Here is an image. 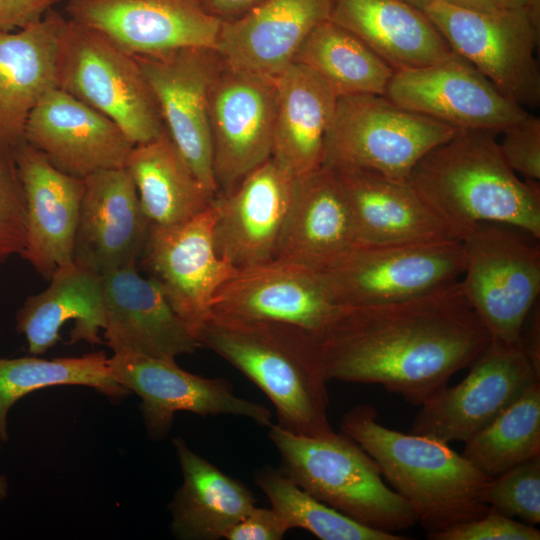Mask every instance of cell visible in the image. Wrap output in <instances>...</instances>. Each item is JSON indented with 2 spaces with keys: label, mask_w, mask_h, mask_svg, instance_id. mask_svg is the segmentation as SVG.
Segmentation results:
<instances>
[{
  "label": "cell",
  "mask_w": 540,
  "mask_h": 540,
  "mask_svg": "<svg viewBox=\"0 0 540 540\" xmlns=\"http://www.w3.org/2000/svg\"><path fill=\"white\" fill-rule=\"evenodd\" d=\"M318 339L327 381L378 384L418 406L491 341L460 280L409 299L341 307Z\"/></svg>",
  "instance_id": "obj_1"
},
{
  "label": "cell",
  "mask_w": 540,
  "mask_h": 540,
  "mask_svg": "<svg viewBox=\"0 0 540 540\" xmlns=\"http://www.w3.org/2000/svg\"><path fill=\"white\" fill-rule=\"evenodd\" d=\"M496 132L459 130L414 166L407 181L459 240L494 222L540 238V189L505 161Z\"/></svg>",
  "instance_id": "obj_2"
},
{
  "label": "cell",
  "mask_w": 540,
  "mask_h": 540,
  "mask_svg": "<svg viewBox=\"0 0 540 540\" xmlns=\"http://www.w3.org/2000/svg\"><path fill=\"white\" fill-rule=\"evenodd\" d=\"M198 339L268 397L279 426L308 436L334 432L317 336L285 324L211 315Z\"/></svg>",
  "instance_id": "obj_3"
},
{
  "label": "cell",
  "mask_w": 540,
  "mask_h": 540,
  "mask_svg": "<svg viewBox=\"0 0 540 540\" xmlns=\"http://www.w3.org/2000/svg\"><path fill=\"white\" fill-rule=\"evenodd\" d=\"M341 432L374 459L427 534L479 518L488 511L481 495L491 478L449 444L390 429L378 422L377 410L369 404L345 413Z\"/></svg>",
  "instance_id": "obj_4"
},
{
  "label": "cell",
  "mask_w": 540,
  "mask_h": 540,
  "mask_svg": "<svg viewBox=\"0 0 540 540\" xmlns=\"http://www.w3.org/2000/svg\"><path fill=\"white\" fill-rule=\"evenodd\" d=\"M268 436L280 455L279 470L343 515L388 533L417 523L409 503L385 484L374 459L344 433L308 436L271 424Z\"/></svg>",
  "instance_id": "obj_5"
},
{
  "label": "cell",
  "mask_w": 540,
  "mask_h": 540,
  "mask_svg": "<svg viewBox=\"0 0 540 540\" xmlns=\"http://www.w3.org/2000/svg\"><path fill=\"white\" fill-rule=\"evenodd\" d=\"M57 87L115 122L134 145L165 131L135 57L101 32L66 19L59 40Z\"/></svg>",
  "instance_id": "obj_6"
},
{
  "label": "cell",
  "mask_w": 540,
  "mask_h": 540,
  "mask_svg": "<svg viewBox=\"0 0 540 540\" xmlns=\"http://www.w3.org/2000/svg\"><path fill=\"white\" fill-rule=\"evenodd\" d=\"M535 238L501 223L482 222L461 240L460 283L491 340L520 344L523 323L540 293V248Z\"/></svg>",
  "instance_id": "obj_7"
},
{
  "label": "cell",
  "mask_w": 540,
  "mask_h": 540,
  "mask_svg": "<svg viewBox=\"0 0 540 540\" xmlns=\"http://www.w3.org/2000/svg\"><path fill=\"white\" fill-rule=\"evenodd\" d=\"M458 131L404 109L383 95L339 96L323 164L361 167L407 181L426 153Z\"/></svg>",
  "instance_id": "obj_8"
},
{
  "label": "cell",
  "mask_w": 540,
  "mask_h": 540,
  "mask_svg": "<svg viewBox=\"0 0 540 540\" xmlns=\"http://www.w3.org/2000/svg\"><path fill=\"white\" fill-rule=\"evenodd\" d=\"M423 12L451 49L505 97L523 108L539 105V11L523 7L479 12L433 0Z\"/></svg>",
  "instance_id": "obj_9"
},
{
  "label": "cell",
  "mask_w": 540,
  "mask_h": 540,
  "mask_svg": "<svg viewBox=\"0 0 540 540\" xmlns=\"http://www.w3.org/2000/svg\"><path fill=\"white\" fill-rule=\"evenodd\" d=\"M461 240L418 244H359L334 268L319 273L338 307L376 305L413 298L463 275Z\"/></svg>",
  "instance_id": "obj_10"
},
{
  "label": "cell",
  "mask_w": 540,
  "mask_h": 540,
  "mask_svg": "<svg viewBox=\"0 0 540 540\" xmlns=\"http://www.w3.org/2000/svg\"><path fill=\"white\" fill-rule=\"evenodd\" d=\"M459 384L423 403L411 433L444 443L466 442L540 382L520 344L491 340Z\"/></svg>",
  "instance_id": "obj_11"
},
{
  "label": "cell",
  "mask_w": 540,
  "mask_h": 540,
  "mask_svg": "<svg viewBox=\"0 0 540 540\" xmlns=\"http://www.w3.org/2000/svg\"><path fill=\"white\" fill-rule=\"evenodd\" d=\"M276 97V78L222 63L209 93L212 162L218 196L230 192L271 158Z\"/></svg>",
  "instance_id": "obj_12"
},
{
  "label": "cell",
  "mask_w": 540,
  "mask_h": 540,
  "mask_svg": "<svg viewBox=\"0 0 540 540\" xmlns=\"http://www.w3.org/2000/svg\"><path fill=\"white\" fill-rule=\"evenodd\" d=\"M134 57L151 87L167 134L206 192L216 198L209 93L223 63L221 57L209 48Z\"/></svg>",
  "instance_id": "obj_13"
},
{
  "label": "cell",
  "mask_w": 540,
  "mask_h": 540,
  "mask_svg": "<svg viewBox=\"0 0 540 540\" xmlns=\"http://www.w3.org/2000/svg\"><path fill=\"white\" fill-rule=\"evenodd\" d=\"M217 215L215 199L183 223L150 224L140 256L149 276L159 283L173 309L197 337L211 315L216 293L236 270L216 250Z\"/></svg>",
  "instance_id": "obj_14"
},
{
  "label": "cell",
  "mask_w": 540,
  "mask_h": 540,
  "mask_svg": "<svg viewBox=\"0 0 540 540\" xmlns=\"http://www.w3.org/2000/svg\"><path fill=\"white\" fill-rule=\"evenodd\" d=\"M113 378L141 399L140 411L148 436L164 439L179 411L201 417L234 415L268 427L271 412L265 406L237 396L224 378H206L183 370L175 358L113 353Z\"/></svg>",
  "instance_id": "obj_15"
},
{
  "label": "cell",
  "mask_w": 540,
  "mask_h": 540,
  "mask_svg": "<svg viewBox=\"0 0 540 540\" xmlns=\"http://www.w3.org/2000/svg\"><path fill=\"white\" fill-rule=\"evenodd\" d=\"M384 96L459 130L500 133L528 115L455 52L429 66L394 71Z\"/></svg>",
  "instance_id": "obj_16"
},
{
  "label": "cell",
  "mask_w": 540,
  "mask_h": 540,
  "mask_svg": "<svg viewBox=\"0 0 540 540\" xmlns=\"http://www.w3.org/2000/svg\"><path fill=\"white\" fill-rule=\"evenodd\" d=\"M65 8L133 56L215 49L221 27L197 0H67Z\"/></svg>",
  "instance_id": "obj_17"
},
{
  "label": "cell",
  "mask_w": 540,
  "mask_h": 540,
  "mask_svg": "<svg viewBox=\"0 0 540 540\" xmlns=\"http://www.w3.org/2000/svg\"><path fill=\"white\" fill-rule=\"evenodd\" d=\"M340 308L318 272L275 259L236 269L216 293L211 315L285 324L319 338Z\"/></svg>",
  "instance_id": "obj_18"
},
{
  "label": "cell",
  "mask_w": 540,
  "mask_h": 540,
  "mask_svg": "<svg viewBox=\"0 0 540 540\" xmlns=\"http://www.w3.org/2000/svg\"><path fill=\"white\" fill-rule=\"evenodd\" d=\"M295 179L271 157L217 196L214 238L221 258L236 269L277 258Z\"/></svg>",
  "instance_id": "obj_19"
},
{
  "label": "cell",
  "mask_w": 540,
  "mask_h": 540,
  "mask_svg": "<svg viewBox=\"0 0 540 540\" xmlns=\"http://www.w3.org/2000/svg\"><path fill=\"white\" fill-rule=\"evenodd\" d=\"M24 141L60 171L85 178L124 167L134 144L110 118L64 90H49L30 113Z\"/></svg>",
  "instance_id": "obj_20"
},
{
  "label": "cell",
  "mask_w": 540,
  "mask_h": 540,
  "mask_svg": "<svg viewBox=\"0 0 540 540\" xmlns=\"http://www.w3.org/2000/svg\"><path fill=\"white\" fill-rule=\"evenodd\" d=\"M103 276L105 344L113 353L176 358L194 353L200 341L173 309L159 283L130 264Z\"/></svg>",
  "instance_id": "obj_21"
},
{
  "label": "cell",
  "mask_w": 540,
  "mask_h": 540,
  "mask_svg": "<svg viewBox=\"0 0 540 540\" xmlns=\"http://www.w3.org/2000/svg\"><path fill=\"white\" fill-rule=\"evenodd\" d=\"M84 182L73 261L101 275L136 264L150 223L128 171L99 170Z\"/></svg>",
  "instance_id": "obj_22"
},
{
  "label": "cell",
  "mask_w": 540,
  "mask_h": 540,
  "mask_svg": "<svg viewBox=\"0 0 540 540\" xmlns=\"http://www.w3.org/2000/svg\"><path fill=\"white\" fill-rule=\"evenodd\" d=\"M13 151L26 202V241L20 255L49 280L59 267L73 262L85 182L60 171L25 141Z\"/></svg>",
  "instance_id": "obj_23"
},
{
  "label": "cell",
  "mask_w": 540,
  "mask_h": 540,
  "mask_svg": "<svg viewBox=\"0 0 540 540\" xmlns=\"http://www.w3.org/2000/svg\"><path fill=\"white\" fill-rule=\"evenodd\" d=\"M359 242L347 198L333 170L322 165L296 177L276 259L322 273L337 266Z\"/></svg>",
  "instance_id": "obj_24"
},
{
  "label": "cell",
  "mask_w": 540,
  "mask_h": 540,
  "mask_svg": "<svg viewBox=\"0 0 540 540\" xmlns=\"http://www.w3.org/2000/svg\"><path fill=\"white\" fill-rule=\"evenodd\" d=\"M327 166L345 193L360 242L418 244L459 240L408 181L361 167Z\"/></svg>",
  "instance_id": "obj_25"
},
{
  "label": "cell",
  "mask_w": 540,
  "mask_h": 540,
  "mask_svg": "<svg viewBox=\"0 0 540 540\" xmlns=\"http://www.w3.org/2000/svg\"><path fill=\"white\" fill-rule=\"evenodd\" d=\"M331 0H263L221 22L215 50L227 65L276 78L313 29L329 19Z\"/></svg>",
  "instance_id": "obj_26"
},
{
  "label": "cell",
  "mask_w": 540,
  "mask_h": 540,
  "mask_svg": "<svg viewBox=\"0 0 540 540\" xmlns=\"http://www.w3.org/2000/svg\"><path fill=\"white\" fill-rule=\"evenodd\" d=\"M65 21L50 9L25 28H0V147L14 149L24 141L30 113L57 87L58 48Z\"/></svg>",
  "instance_id": "obj_27"
},
{
  "label": "cell",
  "mask_w": 540,
  "mask_h": 540,
  "mask_svg": "<svg viewBox=\"0 0 540 540\" xmlns=\"http://www.w3.org/2000/svg\"><path fill=\"white\" fill-rule=\"evenodd\" d=\"M49 286L29 296L16 314V329L24 335L32 355L47 352L60 340L62 326L72 320L70 344H103L105 327L103 276L76 262L59 267Z\"/></svg>",
  "instance_id": "obj_28"
},
{
  "label": "cell",
  "mask_w": 540,
  "mask_h": 540,
  "mask_svg": "<svg viewBox=\"0 0 540 540\" xmlns=\"http://www.w3.org/2000/svg\"><path fill=\"white\" fill-rule=\"evenodd\" d=\"M272 158L294 177L322 166L338 96L315 71L293 62L276 77Z\"/></svg>",
  "instance_id": "obj_29"
},
{
  "label": "cell",
  "mask_w": 540,
  "mask_h": 540,
  "mask_svg": "<svg viewBox=\"0 0 540 540\" xmlns=\"http://www.w3.org/2000/svg\"><path fill=\"white\" fill-rule=\"evenodd\" d=\"M329 20L394 71L429 66L454 52L422 10L401 0H331Z\"/></svg>",
  "instance_id": "obj_30"
},
{
  "label": "cell",
  "mask_w": 540,
  "mask_h": 540,
  "mask_svg": "<svg viewBox=\"0 0 540 540\" xmlns=\"http://www.w3.org/2000/svg\"><path fill=\"white\" fill-rule=\"evenodd\" d=\"M173 445L183 482L169 504L171 532L179 540H218L255 506L250 489L194 452L177 437Z\"/></svg>",
  "instance_id": "obj_31"
},
{
  "label": "cell",
  "mask_w": 540,
  "mask_h": 540,
  "mask_svg": "<svg viewBox=\"0 0 540 540\" xmlns=\"http://www.w3.org/2000/svg\"><path fill=\"white\" fill-rule=\"evenodd\" d=\"M124 168L152 225L183 223L216 199L203 188L166 130L152 141L134 145Z\"/></svg>",
  "instance_id": "obj_32"
},
{
  "label": "cell",
  "mask_w": 540,
  "mask_h": 540,
  "mask_svg": "<svg viewBox=\"0 0 540 540\" xmlns=\"http://www.w3.org/2000/svg\"><path fill=\"white\" fill-rule=\"evenodd\" d=\"M294 62L322 77L336 95L385 94L393 68L353 33L327 19L300 47Z\"/></svg>",
  "instance_id": "obj_33"
},
{
  "label": "cell",
  "mask_w": 540,
  "mask_h": 540,
  "mask_svg": "<svg viewBox=\"0 0 540 540\" xmlns=\"http://www.w3.org/2000/svg\"><path fill=\"white\" fill-rule=\"evenodd\" d=\"M62 385L88 386L112 400H122L130 393L113 378L104 351L51 360L0 358V440L9 438L7 415L18 400L36 390Z\"/></svg>",
  "instance_id": "obj_34"
},
{
  "label": "cell",
  "mask_w": 540,
  "mask_h": 540,
  "mask_svg": "<svg viewBox=\"0 0 540 540\" xmlns=\"http://www.w3.org/2000/svg\"><path fill=\"white\" fill-rule=\"evenodd\" d=\"M464 443L462 455L489 478L539 457L540 382Z\"/></svg>",
  "instance_id": "obj_35"
},
{
  "label": "cell",
  "mask_w": 540,
  "mask_h": 540,
  "mask_svg": "<svg viewBox=\"0 0 540 540\" xmlns=\"http://www.w3.org/2000/svg\"><path fill=\"white\" fill-rule=\"evenodd\" d=\"M254 480L289 530L304 529L321 540L407 539L352 520L307 493L279 469L260 467L254 473Z\"/></svg>",
  "instance_id": "obj_36"
},
{
  "label": "cell",
  "mask_w": 540,
  "mask_h": 540,
  "mask_svg": "<svg viewBox=\"0 0 540 540\" xmlns=\"http://www.w3.org/2000/svg\"><path fill=\"white\" fill-rule=\"evenodd\" d=\"M481 500L505 516L535 526L540 522V456L488 480Z\"/></svg>",
  "instance_id": "obj_37"
},
{
  "label": "cell",
  "mask_w": 540,
  "mask_h": 540,
  "mask_svg": "<svg viewBox=\"0 0 540 540\" xmlns=\"http://www.w3.org/2000/svg\"><path fill=\"white\" fill-rule=\"evenodd\" d=\"M26 241V202L14 151L0 147V264L21 254Z\"/></svg>",
  "instance_id": "obj_38"
},
{
  "label": "cell",
  "mask_w": 540,
  "mask_h": 540,
  "mask_svg": "<svg viewBox=\"0 0 540 540\" xmlns=\"http://www.w3.org/2000/svg\"><path fill=\"white\" fill-rule=\"evenodd\" d=\"M427 538L431 540H539L540 531L532 525L505 516L489 507L483 516L427 534Z\"/></svg>",
  "instance_id": "obj_39"
},
{
  "label": "cell",
  "mask_w": 540,
  "mask_h": 540,
  "mask_svg": "<svg viewBox=\"0 0 540 540\" xmlns=\"http://www.w3.org/2000/svg\"><path fill=\"white\" fill-rule=\"evenodd\" d=\"M500 133V151L511 169L528 180L540 179V119L528 114Z\"/></svg>",
  "instance_id": "obj_40"
},
{
  "label": "cell",
  "mask_w": 540,
  "mask_h": 540,
  "mask_svg": "<svg viewBox=\"0 0 540 540\" xmlns=\"http://www.w3.org/2000/svg\"><path fill=\"white\" fill-rule=\"evenodd\" d=\"M289 528L273 508L255 506L224 536L226 540H280Z\"/></svg>",
  "instance_id": "obj_41"
},
{
  "label": "cell",
  "mask_w": 540,
  "mask_h": 540,
  "mask_svg": "<svg viewBox=\"0 0 540 540\" xmlns=\"http://www.w3.org/2000/svg\"><path fill=\"white\" fill-rule=\"evenodd\" d=\"M58 0H0V28L8 31L40 21Z\"/></svg>",
  "instance_id": "obj_42"
},
{
  "label": "cell",
  "mask_w": 540,
  "mask_h": 540,
  "mask_svg": "<svg viewBox=\"0 0 540 540\" xmlns=\"http://www.w3.org/2000/svg\"><path fill=\"white\" fill-rule=\"evenodd\" d=\"M520 346L535 371L540 375V309L538 302L533 306L523 323Z\"/></svg>",
  "instance_id": "obj_43"
},
{
  "label": "cell",
  "mask_w": 540,
  "mask_h": 540,
  "mask_svg": "<svg viewBox=\"0 0 540 540\" xmlns=\"http://www.w3.org/2000/svg\"><path fill=\"white\" fill-rule=\"evenodd\" d=\"M210 15L221 22L240 18L263 0H197Z\"/></svg>",
  "instance_id": "obj_44"
},
{
  "label": "cell",
  "mask_w": 540,
  "mask_h": 540,
  "mask_svg": "<svg viewBox=\"0 0 540 540\" xmlns=\"http://www.w3.org/2000/svg\"><path fill=\"white\" fill-rule=\"evenodd\" d=\"M451 5L479 12L499 10L494 0H443Z\"/></svg>",
  "instance_id": "obj_45"
},
{
  "label": "cell",
  "mask_w": 540,
  "mask_h": 540,
  "mask_svg": "<svg viewBox=\"0 0 540 540\" xmlns=\"http://www.w3.org/2000/svg\"><path fill=\"white\" fill-rule=\"evenodd\" d=\"M499 9L528 7L540 12V0H494Z\"/></svg>",
  "instance_id": "obj_46"
},
{
  "label": "cell",
  "mask_w": 540,
  "mask_h": 540,
  "mask_svg": "<svg viewBox=\"0 0 540 540\" xmlns=\"http://www.w3.org/2000/svg\"><path fill=\"white\" fill-rule=\"evenodd\" d=\"M1 449V443H0ZM9 490V485L7 478L4 475L0 474V503L7 497Z\"/></svg>",
  "instance_id": "obj_47"
},
{
  "label": "cell",
  "mask_w": 540,
  "mask_h": 540,
  "mask_svg": "<svg viewBox=\"0 0 540 540\" xmlns=\"http://www.w3.org/2000/svg\"><path fill=\"white\" fill-rule=\"evenodd\" d=\"M402 2L422 10L429 5L433 0H401Z\"/></svg>",
  "instance_id": "obj_48"
}]
</instances>
